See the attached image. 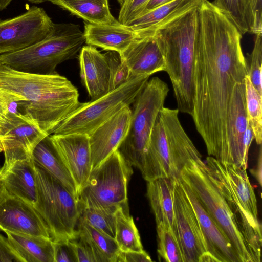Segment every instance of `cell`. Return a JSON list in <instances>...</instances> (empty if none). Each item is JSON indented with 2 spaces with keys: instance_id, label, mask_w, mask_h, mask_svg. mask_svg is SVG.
<instances>
[{
  "instance_id": "cell-1",
  "label": "cell",
  "mask_w": 262,
  "mask_h": 262,
  "mask_svg": "<svg viewBox=\"0 0 262 262\" xmlns=\"http://www.w3.org/2000/svg\"><path fill=\"white\" fill-rule=\"evenodd\" d=\"M242 34L212 2L198 8L193 66L191 116L207 153L224 162L227 114L235 85L245 82L248 66Z\"/></svg>"
},
{
  "instance_id": "cell-2",
  "label": "cell",
  "mask_w": 262,
  "mask_h": 262,
  "mask_svg": "<svg viewBox=\"0 0 262 262\" xmlns=\"http://www.w3.org/2000/svg\"><path fill=\"white\" fill-rule=\"evenodd\" d=\"M0 89L20 102L26 115L48 135L83 103L77 89L57 73H28L0 64Z\"/></svg>"
},
{
  "instance_id": "cell-3",
  "label": "cell",
  "mask_w": 262,
  "mask_h": 262,
  "mask_svg": "<svg viewBox=\"0 0 262 262\" xmlns=\"http://www.w3.org/2000/svg\"><path fill=\"white\" fill-rule=\"evenodd\" d=\"M198 8H193L152 33L164 59L178 109L193 112V66L198 30Z\"/></svg>"
},
{
  "instance_id": "cell-4",
  "label": "cell",
  "mask_w": 262,
  "mask_h": 262,
  "mask_svg": "<svg viewBox=\"0 0 262 262\" xmlns=\"http://www.w3.org/2000/svg\"><path fill=\"white\" fill-rule=\"evenodd\" d=\"M179 113L178 108L164 106L157 117L140 169L147 181L161 177L179 178L190 161L202 160L181 125Z\"/></svg>"
},
{
  "instance_id": "cell-5",
  "label": "cell",
  "mask_w": 262,
  "mask_h": 262,
  "mask_svg": "<svg viewBox=\"0 0 262 262\" xmlns=\"http://www.w3.org/2000/svg\"><path fill=\"white\" fill-rule=\"evenodd\" d=\"M180 178L192 191L203 207L223 231L240 262H256L246 238L239 219L217 186L202 160L190 161Z\"/></svg>"
},
{
  "instance_id": "cell-6",
  "label": "cell",
  "mask_w": 262,
  "mask_h": 262,
  "mask_svg": "<svg viewBox=\"0 0 262 262\" xmlns=\"http://www.w3.org/2000/svg\"><path fill=\"white\" fill-rule=\"evenodd\" d=\"M85 40L78 25L55 24L45 38L20 50L0 56V64L31 74L56 73L61 63L76 57Z\"/></svg>"
},
{
  "instance_id": "cell-7",
  "label": "cell",
  "mask_w": 262,
  "mask_h": 262,
  "mask_svg": "<svg viewBox=\"0 0 262 262\" xmlns=\"http://www.w3.org/2000/svg\"><path fill=\"white\" fill-rule=\"evenodd\" d=\"M205 163L241 222L254 257L260 262L261 225L258 219L255 193L246 170L234 164L221 163L209 156Z\"/></svg>"
},
{
  "instance_id": "cell-8",
  "label": "cell",
  "mask_w": 262,
  "mask_h": 262,
  "mask_svg": "<svg viewBox=\"0 0 262 262\" xmlns=\"http://www.w3.org/2000/svg\"><path fill=\"white\" fill-rule=\"evenodd\" d=\"M169 89L157 77L148 80L134 103L127 133L117 150L130 166L141 168L157 117Z\"/></svg>"
},
{
  "instance_id": "cell-9",
  "label": "cell",
  "mask_w": 262,
  "mask_h": 262,
  "mask_svg": "<svg viewBox=\"0 0 262 262\" xmlns=\"http://www.w3.org/2000/svg\"><path fill=\"white\" fill-rule=\"evenodd\" d=\"M34 165L36 199L33 206L46 222L52 241L76 238L80 214L77 199L52 175Z\"/></svg>"
},
{
  "instance_id": "cell-10",
  "label": "cell",
  "mask_w": 262,
  "mask_h": 262,
  "mask_svg": "<svg viewBox=\"0 0 262 262\" xmlns=\"http://www.w3.org/2000/svg\"><path fill=\"white\" fill-rule=\"evenodd\" d=\"M116 150L95 168L78 197L79 208H94L116 211L129 210L127 186L133 173Z\"/></svg>"
},
{
  "instance_id": "cell-11",
  "label": "cell",
  "mask_w": 262,
  "mask_h": 262,
  "mask_svg": "<svg viewBox=\"0 0 262 262\" xmlns=\"http://www.w3.org/2000/svg\"><path fill=\"white\" fill-rule=\"evenodd\" d=\"M149 76H135L102 97L82 104L53 132L55 135H89L126 106L133 103Z\"/></svg>"
},
{
  "instance_id": "cell-12",
  "label": "cell",
  "mask_w": 262,
  "mask_h": 262,
  "mask_svg": "<svg viewBox=\"0 0 262 262\" xmlns=\"http://www.w3.org/2000/svg\"><path fill=\"white\" fill-rule=\"evenodd\" d=\"M55 24L42 8L36 6L13 18L0 19V56L41 41L52 32Z\"/></svg>"
},
{
  "instance_id": "cell-13",
  "label": "cell",
  "mask_w": 262,
  "mask_h": 262,
  "mask_svg": "<svg viewBox=\"0 0 262 262\" xmlns=\"http://www.w3.org/2000/svg\"><path fill=\"white\" fill-rule=\"evenodd\" d=\"M174 232L184 262H198L200 255L208 251L198 219L179 178L174 179Z\"/></svg>"
},
{
  "instance_id": "cell-14",
  "label": "cell",
  "mask_w": 262,
  "mask_h": 262,
  "mask_svg": "<svg viewBox=\"0 0 262 262\" xmlns=\"http://www.w3.org/2000/svg\"><path fill=\"white\" fill-rule=\"evenodd\" d=\"M48 135L28 115L8 119L3 133L5 161L0 173L17 161L30 159L36 146Z\"/></svg>"
},
{
  "instance_id": "cell-15",
  "label": "cell",
  "mask_w": 262,
  "mask_h": 262,
  "mask_svg": "<svg viewBox=\"0 0 262 262\" xmlns=\"http://www.w3.org/2000/svg\"><path fill=\"white\" fill-rule=\"evenodd\" d=\"M245 82L237 83L228 107L226 122V149L223 163L234 164L246 170L249 150L244 144L248 125Z\"/></svg>"
},
{
  "instance_id": "cell-16",
  "label": "cell",
  "mask_w": 262,
  "mask_h": 262,
  "mask_svg": "<svg viewBox=\"0 0 262 262\" xmlns=\"http://www.w3.org/2000/svg\"><path fill=\"white\" fill-rule=\"evenodd\" d=\"M0 230L51 238L46 222L34 206L10 194L4 187L0 197Z\"/></svg>"
},
{
  "instance_id": "cell-17",
  "label": "cell",
  "mask_w": 262,
  "mask_h": 262,
  "mask_svg": "<svg viewBox=\"0 0 262 262\" xmlns=\"http://www.w3.org/2000/svg\"><path fill=\"white\" fill-rule=\"evenodd\" d=\"M49 137L72 176L79 195L92 170L89 135L74 133Z\"/></svg>"
},
{
  "instance_id": "cell-18",
  "label": "cell",
  "mask_w": 262,
  "mask_h": 262,
  "mask_svg": "<svg viewBox=\"0 0 262 262\" xmlns=\"http://www.w3.org/2000/svg\"><path fill=\"white\" fill-rule=\"evenodd\" d=\"M131 115L126 106L89 135L92 169L117 149L127 133Z\"/></svg>"
},
{
  "instance_id": "cell-19",
  "label": "cell",
  "mask_w": 262,
  "mask_h": 262,
  "mask_svg": "<svg viewBox=\"0 0 262 262\" xmlns=\"http://www.w3.org/2000/svg\"><path fill=\"white\" fill-rule=\"evenodd\" d=\"M120 56L135 76H150L165 70L162 50L153 33L141 35Z\"/></svg>"
},
{
  "instance_id": "cell-20",
  "label": "cell",
  "mask_w": 262,
  "mask_h": 262,
  "mask_svg": "<svg viewBox=\"0 0 262 262\" xmlns=\"http://www.w3.org/2000/svg\"><path fill=\"white\" fill-rule=\"evenodd\" d=\"M80 76L91 101L109 92L110 71L106 53L94 46H82L79 55Z\"/></svg>"
},
{
  "instance_id": "cell-21",
  "label": "cell",
  "mask_w": 262,
  "mask_h": 262,
  "mask_svg": "<svg viewBox=\"0 0 262 262\" xmlns=\"http://www.w3.org/2000/svg\"><path fill=\"white\" fill-rule=\"evenodd\" d=\"M179 179L196 213L208 251L219 262H240L236 252L225 233L204 209L189 186L180 178Z\"/></svg>"
},
{
  "instance_id": "cell-22",
  "label": "cell",
  "mask_w": 262,
  "mask_h": 262,
  "mask_svg": "<svg viewBox=\"0 0 262 262\" xmlns=\"http://www.w3.org/2000/svg\"><path fill=\"white\" fill-rule=\"evenodd\" d=\"M83 34L86 45L115 51L120 55L141 36L139 31L120 24L118 20L103 24L85 23Z\"/></svg>"
},
{
  "instance_id": "cell-23",
  "label": "cell",
  "mask_w": 262,
  "mask_h": 262,
  "mask_svg": "<svg viewBox=\"0 0 262 262\" xmlns=\"http://www.w3.org/2000/svg\"><path fill=\"white\" fill-rule=\"evenodd\" d=\"M203 1L174 0L140 15L125 26L144 35L151 34L189 10L199 7Z\"/></svg>"
},
{
  "instance_id": "cell-24",
  "label": "cell",
  "mask_w": 262,
  "mask_h": 262,
  "mask_svg": "<svg viewBox=\"0 0 262 262\" xmlns=\"http://www.w3.org/2000/svg\"><path fill=\"white\" fill-rule=\"evenodd\" d=\"M5 189L10 194L34 205L36 199L34 165L30 159L17 161L0 173Z\"/></svg>"
},
{
  "instance_id": "cell-25",
  "label": "cell",
  "mask_w": 262,
  "mask_h": 262,
  "mask_svg": "<svg viewBox=\"0 0 262 262\" xmlns=\"http://www.w3.org/2000/svg\"><path fill=\"white\" fill-rule=\"evenodd\" d=\"M174 179L161 177L147 181V196L157 226L174 227Z\"/></svg>"
},
{
  "instance_id": "cell-26",
  "label": "cell",
  "mask_w": 262,
  "mask_h": 262,
  "mask_svg": "<svg viewBox=\"0 0 262 262\" xmlns=\"http://www.w3.org/2000/svg\"><path fill=\"white\" fill-rule=\"evenodd\" d=\"M49 135L36 146L31 158L35 164L57 179L78 200L75 183Z\"/></svg>"
},
{
  "instance_id": "cell-27",
  "label": "cell",
  "mask_w": 262,
  "mask_h": 262,
  "mask_svg": "<svg viewBox=\"0 0 262 262\" xmlns=\"http://www.w3.org/2000/svg\"><path fill=\"white\" fill-rule=\"evenodd\" d=\"M6 233L24 262H54V244L51 238Z\"/></svg>"
},
{
  "instance_id": "cell-28",
  "label": "cell",
  "mask_w": 262,
  "mask_h": 262,
  "mask_svg": "<svg viewBox=\"0 0 262 262\" xmlns=\"http://www.w3.org/2000/svg\"><path fill=\"white\" fill-rule=\"evenodd\" d=\"M72 14L94 24H111L117 20L112 15L108 0H47Z\"/></svg>"
},
{
  "instance_id": "cell-29",
  "label": "cell",
  "mask_w": 262,
  "mask_h": 262,
  "mask_svg": "<svg viewBox=\"0 0 262 262\" xmlns=\"http://www.w3.org/2000/svg\"><path fill=\"white\" fill-rule=\"evenodd\" d=\"M78 235L89 244L97 262H117L120 252L115 238L96 229L79 217Z\"/></svg>"
},
{
  "instance_id": "cell-30",
  "label": "cell",
  "mask_w": 262,
  "mask_h": 262,
  "mask_svg": "<svg viewBox=\"0 0 262 262\" xmlns=\"http://www.w3.org/2000/svg\"><path fill=\"white\" fill-rule=\"evenodd\" d=\"M115 239L121 251H144L138 230L129 210L119 208L115 213Z\"/></svg>"
},
{
  "instance_id": "cell-31",
  "label": "cell",
  "mask_w": 262,
  "mask_h": 262,
  "mask_svg": "<svg viewBox=\"0 0 262 262\" xmlns=\"http://www.w3.org/2000/svg\"><path fill=\"white\" fill-rule=\"evenodd\" d=\"M246 106L248 123L256 143L262 142V95L252 85L247 75L245 79Z\"/></svg>"
},
{
  "instance_id": "cell-32",
  "label": "cell",
  "mask_w": 262,
  "mask_h": 262,
  "mask_svg": "<svg viewBox=\"0 0 262 262\" xmlns=\"http://www.w3.org/2000/svg\"><path fill=\"white\" fill-rule=\"evenodd\" d=\"M212 3L231 19L242 35L251 33L247 0H214Z\"/></svg>"
},
{
  "instance_id": "cell-33",
  "label": "cell",
  "mask_w": 262,
  "mask_h": 262,
  "mask_svg": "<svg viewBox=\"0 0 262 262\" xmlns=\"http://www.w3.org/2000/svg\"><path fill=\"white\" fill-rule=\"evenodd\" d=\"M158 253L166 262H184L182 251L172 229L157 226Z\"/></svg>"
},
{
  "instance_id": "cell-34",
  "label": "cell",
  "mask_w": 262,
  "mask_h": 262,
  "mask_svg": "<svg viewBox=\"0 0 262 262\" xmlns=\"http://www.w3.org/2000/svg\"><path fill=\"white\" fill-rule=\"evenodd\" d=\"M116 211L99 208H83L79 209V217L96 229L115 238Z\"/></svg>"
},
{
  "instance_id": "cell-35",
  "label": "cell",
  "mask_w": 262,
  "mask_h": 262,
  "mask_svg": "<svg viewBox=\"0 0 262 262\" xmlns=\"http://www.w3.org/2000/svg\"><path fill=\"white\" fill-rule=\"evenodd\" d=\"M248 59V76L252 85L262 95V34L256 35L253 49Z\"/></svg>"
},
{
  "instance_id": "cell-36",
  "label": "cell",
  "mask_w": 262,
  "mask_h": 262,
  "mask_svg": "<svg viewBox=\"0 0 262 262\" xmlns=\"http://www.w3.org/2000/svg\"><path fill=\"white\" fill-rule=\"evenodd\" d=\"M106 54L110 71V92L126 82L133 75L118 52L108 51Z\"/></svg>"
},
{
  "instance_id": "cell-37",
  "label": "cell",
  "mask_w": 262,
  "mask_h": 262,
  "mask_svg": "<svg viewBox=\"0 0 262 262\" xmlns=\"http://www.w3.org/2000/svg\"><path fill=\"white\" fill-rule=\"evenodd\" d=\"M150 0H125L121 6L118 21L123 25H127L138 17Z\"/></svg>"
},
{
  "instance_id": "cell-38",
  "label": "cell",
  "mask_w": 262,
  "mask_h": 262,
  "mask_svg": "<svg viewBox=\"0 0 262 262\" xmlns=\"http://www.w3.org/2000/svg\"><path fill=\"white\" fill-rule=\"evenodd\" d=\"M0 113L8 119L15 116L26 115L22 103L1 89Z\"/></svg>"
},
{
  "instance_id": "cell-39",
  "label": "cell",
  "mask_w": 262,
  "mask_h": 262,
  "mask_svg": "<svg viewBox=\"0 0 262 262\" xmlns=\"http://www.w3.org/2000/svg\"><path fill=\"white\" fill-rule=\"evenodd\" d=\"M70 243L77 262H97L93 250L84 238L77 235L76 238L70 240Z\"/></svg>"
},
{
  "instance_id": "cell-40",
  "label": "cell",
  "mask_w": 262,
  "mask_h": 262,
  "mask_svg": "<svg viewBox=\"0 0 262 262\" xmlns=\"http://www.w3.org/2000/svg\"><path fill=\"white\" fill-rule=\"evenodd\" d=\"M251 19V33L262 34V0H247Z\"/></svg>"
},
{
  "instance_id": "cell-41",
  "label": "cell",
  "mask_w": 262,
  "mask_h": 262,
  "mask_svg": "<svg viewBox=\"0 0 262 262\" xmlns=\"http://www.w3.org/2000/svg\"><path fill=\"white\" fill-rule=\"evenodd\" d=\"M53 242L54 248V262H77L70 241Z\"/></svg>"
},
{
  "instance_id": "cell-42",
  "label": "cell",
  "mask_w": 262,
  "mask_h": 262,
  "mask_svg": "<svg viewBox=\"0 0 262 262\" xmlns=\"http://www.w3.org/2000/svg\"><path fill=\"white\" fill-rule=\"evenodd\" d=\"M0 262H24L8 237L1 234Z\"/></svg>"
},
{
  "instance_id": "cell-43",
  "label": "cell",
  "mask_w": 262,
  "mask_h": 262,
  "mask_svg": "<svg viewBox=\"0 0 262 262\" xmlns=\"http://www.w3.org/2000/svg\"><path fill=\"white\" fill-rule=\"evenodd\" d=\"M149 255L144 250L141 252H120L117 262H150Z\"/></svg>"
},
{
  "instance_id": "cell-44",
  "label": "cell",
  "mask_w": 262,
  "mask_h": 262,
  "mask_svg": "<svg viewBox=\"0 0 262 262\" xmlns=\"http://www.w3.org/2000/svg\"><path fill=\"white\" fill-rule=\"evenodd\" d=\"M262 158H261V147L260 146L259 149V156L258 158V161L256 167L255 169H253L251 170V173L255 177L257 181L261 185V162Z\"/></svg>"
},
{
  "instance_id": "cell-45",
  "label": "cell",
  "mask_w": 262,
  "mask_h": 262,
  "mask_svg": "<svg viewBox=\"0 0 262 262\" xmlns=\"http://www.w3.org/2000/svg\"><path fill=\"white\" fill-rule=\"evenodd\" d=\"M172 1H174V0H150L147 3V4H146V5L144 7V9L143 10L142 12H141V13L140 15H141L146 12H147L149 10H151L158 6H160L163 4L168 3Z\"/></svg>"
},
{
  "instance_id": "cell-46",
  "label": "cell",
  "mask_w": 262,
  "mask_h": 262,
  "mask_svg": "<svg viewBox=\"0 0 262 262\" xmlns=\"http://www.w3.org/2000/svg\"><path fill=\"white\" fill-rule=\"evenodd\" d=\"M198 262H219V260L210 252L206 251L200 255Z\"/></svg>"
},
{
  "instance_id": "cell-47",
  "label": "cell",
  "mask_w": 262,
  "mask_h": 262,
  "mask_svg": "<svg viewBox=\"0 0 262 262\" xmlns=\"http://www.w3.org/2000/svg\"><path fill=\"white\" fill-rule=\"evenodd\" d=\"M8 119L0 113V135H3L4 129L8 122Z\"/></svg>"
},
{
  "instance_id": "cell-48",
  "label": "cell",
  "mask_w": 262,
  "mask_h": 262,
  "mask_svg": "<svg viewBox=\"0 0 262 262\" xmlns=\"http://www.w3.org/2000/svg\"><path fill=\"white\" fill-rule=\"evenodd\" d=\"M13 0H0V11L5 9Z\"/></svg>"
},
{
  "instance_id": "cell-49",
  "label": "cell",
  "mask_w": 262,
  "mask_h": 262,
  "mask_svg": "<svg viewBox=\"0 0 262 262\" xmlns=\"http://www.w3.org/2000/svg\"><path fill=\"white\" fill-rule=\"evenodd\" d=\"M27 1L32 4H39L42 3H43L46 1H47V0H24Z\"/></svg>"
},
{
  "instance_id": "cell-50",
  "label": "cell",
  "mask_w": 262,
  "mask_h": 262,
  "mask_svg": "<svg viewBox=\"0 0 262 262\" xmlns=\"http://www.w3.org/2000/svg\"><path fill=\"white\" fill-rule=\"evenodd\" d=\"M3 136L0 135V152L3 151Z\"/></svg>"
},
{
  "instance_id": "cell-51",
  "label": "cell",
  "mask_w": 262,
  "mask_h": 262,
  "mask_svg": "<svg viewBox=\"0 0 262 262\" xmlns=\"http://www.w3.org/2000/svg\"><path fill=\"white\" fill-rule=\"evenodd\" d=\"M4 190V186L2 183V182L0 180V197L2 194L3 191Z\"/></svg>"
},
{
  "instance_id": "cell-52",
  "label": "cell",
  "mask_w": 262,
  "mask_h": 262,
  "mask_svg": "<svg viewBox=\"0 0 262 262\" xmlns=\"http://www.w3.org/2000/svg\"><path fill=\"white\" fill-rule=\"evenodd\" d=\"M117 1L120 5V6H122L125 2V0H117Z\"/></svg>"
}]
</instances>
